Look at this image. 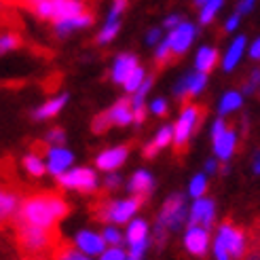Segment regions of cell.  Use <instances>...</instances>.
I'll use <instances>...</instances> for the list:
<instances>
[{"mask_svg": "<svg viewBox=\"0 0 260 260\" xmlns=\"http://www.w3.org/2000/svg\"><path fill=\"white\" fill-rule=\"evenodd\" d=\"M205 3H210V0H194V5H197V7H203Z\"/></svg>", "mask_w": 260, "mask_h": 260, "instance_id": "obj_53", "label": "cell"}, {"mask_svg": "<svg viewBox=\"0 0 260 260\" xmlns=\"http://www.w3.org/2000/svg\"><path fill=\"white\" fill-rule=\"evenodd\" d=\"M254 5H256V0H241V3H239V9H237V13H241V15H245V13H250V11L254 9Z\"/></svg>", "mask_w": 260, "mask_h": 260, "instance_id": "obj_49", "label": "cell"}, {"mask_svg": "<svg viewBox=\"0 0 260 260\" xmlns=\"http://www.w3.org/2000/svg\"><path fill=\"white\" fill-rule=\"evenodd\" d=\"M5 11V0H0V13Z\"/></svg>", "mask_w": 260, "mask_h": 260, "instance_id": "obj_54", "label": "cell"}, {"mask_svg": "<svg viewBox=\"0 0 260 260\" xmlns=\"http://www.w3.org/2000/svg\"><path fill=\"white\" fill-rule=\"evenodd\" d=\"M172 57H174L172 49H170V45H167V41L163 38V41L157 45V53H154V63H157V66H163V63H167Z\"/></svg>", "mask_w": 260, "mask_h": 260, "instance_id": "obj_37", "label": "cell"}, {"mask_svg": "<svg viewBox=\"0 0 260 260\" xmlns=\"http://www.w3.org/2000/svg\"><path fill=\"white\" fill-rule=\"evenodd\" d=\"M45 144L47 146H63L66 144V132H63L61 127L49 129L47 136H45Z\"/></svg>", "mask_w": 260, "mask_h": 260, "instance_id": "obj_36", "label": "cell"}, {"mask_svg": "<svg viewBox=\"0 0 260 260\" xmlns=\"http://www.w3.org/2000/svg\"><path fill=\"white\" fill-rule=\"evenodd\" d=\"M68 100H70L68 93H59V95H55V98L47 100L45 104H41V106H38V108L32 112V119L45 121V119H51V116H57V114L63 110V106L68 104Z\"/></svg>", "mask_w": 260, "mask_h": 260, "instance_id": "obj_23", "label": "cell"}, {"mask_svg": "<svg viewBox=\"0 0 260 260\" xmlns=\"http://www.w3.org/2000/svg\"><path fill=\"white\" fill-rule=\"evenodd\" d=\"M47 154V172L51 176L59 178L61 174H66L68 170H72V163H74V152L68 150L66 146H47L45 148Z\"/></svg>", "mask_w": 260, "mask_h": 260, "instance_id": "obj_12", "label": "cell"}, {"mask_svg": "<svg viewBox=\"0 0 260 260\" xmlns=\"http://www.w3.org/2000/svg\"><path fill=\"white\" fill-rule=\"evenodd\" d=\"M146 76H148V74H146V70L142 68V66H138V68H136V70H134L132 74H129L127 79H125L123 89L127 91V93H136V91L140 89V85L146 81Z\"/></svg>", "mask_w": 260, "mask_h": 260, "instance_id": "obj_32", "label": "cell"}, {"mask_svg": "<svg viewBox=\"0 0 260 260\" xmlns=\"http://www.w3.org/2000/svg\"><path fill=\"white\" fill-rule=\"evenodd\" d=\"M125 9H127V0H112L106 21H119V19H121V15L125 13Z\"/></svg>", "mask_w": 260, "mask_h": 260, "instance_id": "obj_38", "label": "cell"}, {"mask_svg": "<svg viewBox=\"0 0 260 260\" xmlns=\"http://www.w3.org/2000/svg\"><path fill=\"white\" fill-rule=\"evenodd\" d=\"M248 252L245 233L231 222H222L212 237V256L214 260H241Z\"/></svg>", "mask_w": 260, "mask_h": 260, "instance_id": "obj_3", "label": "cell"}, {"mask_svg": "<svg viewBox=\"0 0 260 260\" xmlns=\"http://www.w3.org/2000/svg\"><path fill=\"white\" fill-rule=\"evenodd\" d=\"M142 201L140 197H123V199H110V201H104L100 207H98V218L102 222H108V224H127L132 222L136 218V214L140 212L142 207Z\"/></svg>", "mask_w": 260, "mask_h": 260, "instance_id": "obj_4", "label": "cell"}, {"mask_svg": "<svg viewBox=\"0 0 260 260\" xmlns=\"http://www.w3.org/2000/svg\"><path fill=\"white\" fill-rule=\"evenodd\" d=\"M205 87H207V74L205 72H190L186 76H182V79L176 83L174 95L178 100L194 98V95H199Z\"/></svg>", "mask_w": 260, "mask_h": 260, "instance_id": "obj_15", "label": "cell"}, {"mask_svg": "<svg viewBox=\"0 0 260 260\" xmlns=\"http://www.w3.org/2000/svg\"><path fill=\"white\" fill-rule=\"evenodd\" d=\"M170 144H174V127H172V125H163L159 132L154 134V138L144 146V157H146V159H152L159 150L167 148Z\"/></svg>", "mask_w": 260, "mask_h": 260, "instance_id": "obj_24", "label": "cell"}, {"mask_svg": "<svg viewBox=\"0 0 260 260\" xmlns=\"http://www.w3.org/2000/svg\"><path fill=\"white\" fill-rule=\"evenodd\" d=\"M127 157H129V146H112V148H106L98 154L95 167L104 174H110V172H116L119 167H123Z\"/></svg>", "mask_w": 260, "mask_h": 260, "instance_id": "obj_16", "label": "cell"}, {"mask_svg": "<svg viewBox=\"0 0 260 260\" xmlns=\"http://www.w3.org/2000/svg\"><path fill=\"white\" fill-rule=\"evenodd\" d=\"M19 45H21V38L17 34H13V32L0 34V55L9 53V51H13V49H17Z\"/></svg>", "mask_w": 260, "mask_h": 260, "instance_id": "obj_35", "label": "cell"}, {"mask_svg": "<svg viewBox=\"0 0 260 260\" xmlns=\"http://www.w3.org/2000/svg\"><path fill=\"white\" fill-rule=\"evenodd\" d=\"M23 170L28 172L32 178H41V176L47 174V163L43 161L41 154L30 152V154H25L23 157Z\"/></svg>", "mask_w": 260, "mask_h": 260, "instance_id": "obj_28", "label": "cell"}, {"mask_svg": "<svg viewBox=\"0 0 260 260\" xmlns=\"http://www.w3.org/2000/svg\"><path fill=\"white\" fill-rule=\"evenodd\" d=\"M25 3L41 19H51L53 23L85 13V5L81 0H25Z\"/></svg>", "mask_w": 260, "mask_h": 260, "instance_id": "obj_5", "label": "cell"}, {"mask_svg": "<svg viewBox=\"0 0 260 260\" xmlns=\"http://www.w3.org/2000/svg\"><path fill=\"white\" fill-rule=\"evenodd\" d=\"M224 0H210V3H205L201 7V13H199V23L201 25H207V23H212L214 17L218 15V11L220 7H222Z\"/></svg>", "mask_w": 260, "mask_h": 260, "instance_id": "obj_33", "label": "cell"}, {"mask_svg": "<svg viewBox=\"0 0 260 260\" xmlns=\"http://www.w3.org/2000/svg\"><path fill=\"white\" fill-rule=\"evenodd\" d=\"M140 66L138 63V57L132 55V53H121L112 61V70H110V79L116 83V85H123L125 79L132 74L136 68Z\"/></svg>", "mask_w": 260, "mask_h": 260, "instance_id": "obj_21", "label": "cell"}, {"mask_svg": "<svg viewBox=\"0 0 260 260\" xmlns=\"http://www.w3.org/2000/svg\"><path fill=\"white\" fill-rule=\"evenodd\" d=\"M93 23V17L89 15V13H81V15H74V17H66V19H61V21H55L53 23V32L57 38H66L70 36L74 30H83L87 28V25Z\"/></svg>", "mask_w": 260, "mask_h": 260, "instance_id": "obj_20", "label": "cell"}, {"mask_svg": "<svg viewBox=\"0 0 260 260\" xmlns=\"http://www.w3.org/2000/svg\"><path fill=\"white\" fill-rule=\"evenodd\" d=\"M194 36H197V25L190 23V21H182L178 28L167 32L165 41H167V45H170L174 55H184L190 49Z\"/></svg>", "mask_w": 260, "mask_h": 260, "instance_id": "obj_11", "label": "cell"}, {"mask_svg": "<svg viewBox=\"0 0 260 260\" xmlns=\"http://www.w3.org/2000/svg\"><path fill=\"white\" fill-rule=\"evenodd\" d=\"M245 260H260V254L254 252V254H250V256H245Z\"/></svg>", "mask_w": 260, "mask_h": 260, "instance_id": "obj_52", "label": "cell"}, {"mask_svg": "<svg viewBox=\"0 0 260 260\" xmlns=\"http://www.w3.org/2000/svg\"><path fill=\"white\" fill-rule=\"evenodd\" d=\"M182 21H184V17L178 15V13H174V15H167V17H165V21H163V30L170 32V30L178 28V25H180Z\"/></svg>", "mask_w": 260, "mask_h": 260, "instance_id": "obj_46", "label": "cell"}, {"mask_svg": "<svg viewBox=\"0 0 260 260\" xmlns=\"http://www.w3.org/2000/svg\"><path fill=\"white\" fill-rule=\"evenodd\" d=\"M245 47H248V38H245L243 34L241 36H235V41H233L226 49V53L222 55V70L224 72H233L237 66H239V61L245 53Z\"/></svg>", "mask_w": 260, "mask_h": 260, "instance_id": "obj_22", "label": "cell"}, {"mask_svg": "<svg viewBox=\"0 0 260 260\" xmlns=\"http://www.w3.org/2000/svg\"><path fill=\"white\" fill-rule=\"evenodd\" d=\"M212 146H214L216 159L222 161V163H229L231 157L235 154V148H237V132H235V127H226V132L218 140H214Z\"/></svg>", "mask_w": 260, "mask_h": 260, "instance_id": "obj_18", "label": "cell"}, {"mask_svg": "<svg viewBox=\"0 0 260 260\" xmlns=\"http://www.w3.org/2000/svg\"><path fill=\"white\" fill-rule=\"evenodd\" d=\"M182 245L190 256L203 258L207 252H212V235L210 229L199 226V224H188L182 235Z\"/></svg>", "mask_w": 260, "mask_h": 260, "instance_id": "obj_10", "label": "cell"}, {"mask_svg": "<svg viewBox=\"0 0 260 260\" xmlns=\"http://www.w3.org/2000/svg\"><path fill=\"white\" fill-rule=\"evenodd\" d=\"M119 30H121V21H106V23H104V28L98 32L95 43H98V45H108V43H112L114 38H116V34H119Z\"/></svg>", "mask_w": 260, "mask_h": 260, "instance_id": "obj_31", "label": "cell"}, {"mask_svg": "<svg viewBox=\"0 0 260 260\" xmlns=\"http://www.w3.org/2000/svg\"><path fill=\"white\" fill-rule=\"evenodd\" d=\"M218 61H220V53L216 47H201L197 53H194V70L210 74L216 68Z\"/></svg>", "mask_w": 260, "mask_h": 260, "instance_id": "obj_25", "label": "cell"}, {"mask_svg": "<svg viewBox=\"0 0 260 260\" xmlns=\"http://www.w3.org/2000/svg\"><path fill=\"white\" fill-rule=\"evenodd\" d=\"M154 184H157V182H154V176L148 170H138L127 180V190H129V194H134V197L146 199L152 194Z\"/></svg>", "mask_w": 260, "mask_h": 260, "instance_id": "obj_17", "label": "cell"}, {"mask_svg": "<svg viewBox=\"0 0 260 260\" xmlns=\"http://www.w3.org/2000/svg\"><path fill=\"white\" fill-rule=\"evenodd\" d=\"M19 205H21V201L15 192L0 188V222H3V220H9L11 216H17Z\"/></svg>", "mask_w": 260, "mask_h": 260, "instance_id": "obj_26", "label": "cell"}, {"mask_svg": "<svg viewBox=\"0 0 260 260\" xmlns=\"http://www.w3.org/2000/svg\"><path fill=\"white\" fill-rule=\"evenodd\" d=\"M205 172H207V176H212V174L218 172V159H216V157L205 161Z\"/></svg>", "mask_w": 260, "mask_h": 260, "instance_id": "obj_50", "label": "cell"}, {"mask_svg": "<svg viewBox=\"0 0 260 260\" xmlns=\"http://www.w3.org/2000/svg\"><path fill=\"white\" fill-rule=\"evenodd\" d=\"M55 260H95V258H91L87 254H83L81 250H76L74 245H66V248H59L57 254L53 256Z\"/></svg>", "mask_w": 260, "mask_h": 260, "instance_id": "obj_34", "label": "cell"}, {"mask_svg": "<svg viewBox=\"0 0 260 260\" xmlns=\"http://www.w3.org/2000/svg\"><path fill=\"white\" fill-rule=\"evenodd\" d=\"M91 129H93V134H106L108 129H110V121H108V116L106 112H100L93 123H91Z\"/></svg>", "mask_w": 260, "mask_h": 260, "instance_id": "obj_40", "label": "cell"}, {"mask_svg": "<svg viewBox=\"0 0 260 260\" xmlns=\"http://www.w3.org/2000/svg\"><path fill=\"white\" fill-rule=\"evenodd\" d=\"M258 85H260V70H254V72L250 74V79L243 83V95H252V93H256Z\"/></svg>", "mask_w": 260, "mask_h": 260, "instance_id": "obj_42", "label": "cell"}, {"mask_svg": "<svg viewBox=\"0 0 260 260\" xmlns=\"http://www.w3.org/2000/svg\"><path fill=\"white\" fill-rule=\"evenodd\" d=\"M30 260H43V258H30Z\"/></svg>", "mask_w": 260, "mask_h": 260, "instance_id": "obj_55", "label": "cell"}, {"mask_svg": "<svg viewBox=\"0 0 260 260\" xmlns=\"http://www.w3.org/2000/svg\"><path fill=\"white\" fill-rule=\"evenodd\" d=\"M214 222H216V201L210 197L192 199L188 212V224H199L212 231Z\"/></svg>", "mask_w": 260, "mask_h": 260, "instance_id": "obj_13", "label": "cell"}, {"mask_svg": "<svg viewBox=\"0 0 260 260\" xmlns=\"http://www.w3.org/2000/svg\"><path fill=\"white\" fill-rule=\"evenodd\" d=\"M201 116H203V108L194 106V104H188V106H184V110L180 112L178 123L174 125V146H176V150H184V146L188 144L192 134H194V129H197L199 123H201Z\"/></svg>", "mask_w": 260, "mask_h": 260, "instance_id": "obj_8", "label": "cell"}, {"mask_svg": "<svg viewBox=\"0 0 260 260\" xmlns=\"http://www.w3.org/2000/svg\"><path fill=\"white\" fill-rule=\"evenodd\" d=\"M102 237L106 241L108 248H121L125 243V233L116 226V224H106L102 229Z\"/></svg>", "mask_w": 260, "mask_h": 260, "instance_id": "obj_29", "label": "cell"}, {"mask_svg": "<svg viewBox=\"0 0 260 260\" xmlns=\"http://www.w3.org/2000/svg\"><path fill=\"white\" fill-rule=\"evenodd\" d=\"M226 127H229V125H226L222 119L214 121V123H212V127H210V138H212V142H214V140H218L220 136H222V134L226 132Z\"/></svg>", "mask_w": 260, "mask_h": 260, "instance_id": "obj_45", "label": "cell"}, {"mask_svg": "<svg viewBox=\"0 0 260 260\" xmlns=\"http://www.w3.org/2000/svg\"><path fill=\"white\" fill-rule=\"evenodd\" d=\"M17 239H19V245L28 254L41 256V254H47L51 250V245H53V233L32 224H17Z\"/></svg>", "mask_w": 260, "mask_h": 260, "instance_id": "obj_7", "label": "cell"}, {"mask_svg": "<svg viewBox=\"0 0 260 260\" xmlns=\"http://www.w3.org/2000/svg\"><path fill=\"white\" fill-rule=\"evenodd\" d=\"M95 260H127V250H123V248H106Z\"/></svg>", "mask_w": 260, "mask_h": 260, "instance_id": "obj_39", "label": "cell"}, {"mask_svg": "<svg viewBox=\"0 0 260 260\" xmlns=\"http://www.w3.org/2000/svg\"><path fill=\"white\" fill-rule=\"evenodd\" d=\"M68 214V203L57 194L43 192L23 199L17 212V224H32L53 231L55 224Z\"/></svg>", "mask_w": 260, "mask_h": 260, "instance_id": "obj_1", "label": "cell"}, {"mask_svg": "<svg viewBox=\"0 0 260 260\" xmlns=\"http://www.w3.org/2000/svg\"><path fill=\"white\" fill-rule=\"evenodd\" d=\"M188 212H190V205L186 201V194L174 192L165 199L157 216V224H154V231H152L154 243L159 248H163L172 233H178L188 226Z\"/></svg>", "mask_w": 260, "mask_h": 260, "instance_id": "obj_2", "label": "cell"}, {"mask_svg": "<svg viewBox=\"0 0 260 260\" xmlns=\"http://www.w3.org/2000/svg\"><path fill=\"white\" fill-rule=\"evenodd\" d=\"M248 53H250V57L254 59V61H260V36L256 38V41L250 45V49H248Z\"/></svg>", "mask_w": 260, "mask_h": 260, "instance_id": "obj_48", "label": "cell"}, {"mask_svg": "<svg viewBox=\"0 0 260 260\" xmlns=\"http://www.w3.org/2000/svg\"><path fill=\"white\" fill-rule=\"evenodd\" d=\"M72 245L76 250H81L83 254L91 256V258H98L104 250L108 248L106 241H104L102 233L98 231H91V229H81L76 235L72 237Z\"/></svg>", "mask_w": 260, "mask_h": 260, "instance_id": "obj_14", "label": "cell"}, {"mask_svg": "<svg viewBox=\"0 0 260 260\" xmlns=\"http://www.w3.org/2000/svg\"><path fill=\"white\" fill-rule=\"evenodd\" d=\"M61 188L79 190V192H93L100 186V178L93 167H72L66 174L57 178Z\"/></svg>", "mask_w": 260, "mask_h": 260, "instance_id": "obj_9", "label": "cell"}, {"mask_svg": "<svg viewBox=\"0 0 260 260\" xmlns=\"http://www.w3.org/2000/svg\"><path fill=\"white\" fill-rule=\"evenodd\" d=\"M188 197L190 199H199V197H205L207 192V174H194L188 182Z\"/></svg>", "mask_w": 260, "mask_h": 260, "instance_id": "obj_30", "label": "cell"}, {"mask_svg": "<svg viewBox=\"0 0 260 260\" xmlns=\"http://www.w3.org/2000/svg\"><path fill=\"white\" fill-rule=\"evenodd\" d=\"M110 121V127H127L134 123V108H132V102L129 100H119L110 106L108 110H104Z\"/></svg>", "mask_w": 260, "mask_h": 260, "instance_id": "obj_19", "label": "cell"}, {"mask_svg": "<svg viewBox=\"0 0 260 260\" xmlns=\"http://www.w3.org/2000/svg\"><path fill=\"white\" fill-rule=\"evenodd\" d=\"M258 89H260V85H258Z\"/></svg>", "mask_w": 260, "mask_h": 260, "instance_id": "obj_56", "label": "cell"}, {"mask_svg": "<svg viewBox=\"0 0 260 260\" xmlns=\"http://www.w3.org/2000/svg\"><path fill=\"white\" fill-rule=\"evenodd\" d=\"M123 186V176H119L116 172H110L104 176V188L106 190H119Z\"/></svg>", "mask_w": 260, "mask_h": 260, "instance_id": "obj_41", "label": "cell"}, {"mask_svg": "<svg viewBox=\"0 0 260 260\" xmlns=\"http://www.w3.org/2000/svg\"><path fill=\"white\" fill-rule=\"evenodd\" d=\"M239 21H241V13H233V15L226 19V23H224V30H226V32H235L237 25H239Z\"/></svg>", "mask_w": 260, "mask_h": 260, "instance_id": "obj_47", "label": "cell"}, {"mask_svg": "<svg viewBox=\"0 0 260 260\" xmlns=\"http://www.w3.org/2000/svg\"><path fill=\"white\" fill-rule=\"evenodd\" d=\"M148 110L152 114H157V116H165L167 114V102H165V98H154L148 104Z\"/></svg>", "mask_w": 260, "mask_h": 260, "instance_id": "obj_43", "label": "cell"}, {"mask_svg": "<svg viewBox=\"0 0 260 260\" xmlns=\"http://www.w3.org/2000/svg\"><path fill=\"white\" fill-rule=\"evenodd\" d=\"M163 28H152V30H148V34H146V45L148 47H157L161 41H163Z\"/></svg>", "mask_w": 260, "mask_h": 260, "instance_id": "obj_44", "label": "cell"}, {"mask_svg": "<svg viewBox=\"0 0 260 260\" xmlns=\"http://www.w3.org/2000/svg\"><path fill=\"white\" fill-rule=\"evenodd\" d=\"M125 245L129 258L144 260L150 248V226L144 218H134L132 222L125 224Z\"/></svg>", "mask_w": 260, "mask_h": 260, "instance_id": "obj_6", "label": "cell"}, {"mask_svg": "<svg viewBox=\"0 0 260 260\" xmlns=\"http://www.w3.org/2000/svg\"><path fill=\"white\" fill-rule=\"evenodd\" d=\"M252 174L260 176V150L254 154V159H252Z\"/></svg>", "mask_w": 260, "mask_h": 260, "instance_id": "obj_51", "label": "cell"}, {"mask_svg": "<svg viewBox=\"0 0 260 260\" xmlns=\"http://www.w3.org/2000/svg\"><path fill=\"white\" fill-rule=\"evenodd\" d=\"M241 104H243V93H239V91H226V93L220 98L218 112H220V116H226L231 112L239 110Z\"/></svg>", "mask_w": 260, "mask_h": 260, "instance_id": "obj_27", "label": "cell"}]
</instances>
